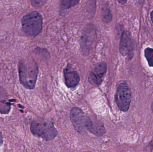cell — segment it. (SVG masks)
I'll return each mask as SVG.
<instances>
[{
    "label": "cell",
    "instance_id": "cell-4",
    "mask_svg": "<svg viewBox=\"0 0 153 152\" xmlns=\"http://www.w3.org/2000/svg\"><path fill=\"white\" fill-rule=\"evenodd\" d=\"M70 117L75 129L81 134H84L86 130L89 131L93 122L90 117L85 115L81 109L77 107L71 109Z\"/></svg>",
    "mask_w": 153,
    "mask_h": 152
},
{
    "label": "cell",
    "instance_id": "cell-13",
    "mask_svg": "<svg viewBox=\"0 0 153 152\" xmlns=\"http://www.w3.org/2000/svg\"><path fill=\"white\" fill-rule=\"evenodd\" d=\"M79 2V1H61V6L63 9H67L75 6Z\"/></svg>",
    "mask_w": 153,
    "mask_h": 152
},
{
    "label": "cell",
    "instance_id": "cell-16",
    "mask_svg": "<svg viewBox=\"0 0 153 152\" xmlns=\"http://www.w3.org/2000/svg\"><path fill=\"white\" fill-rule=\"evenodd\" d=\"M127 1H125V0H121V1H118V2L120 3L121 4H125L127 2Z\"/></svg>",
    "mask_w": 153,
    "mask_h": 152
},
{
    "label": "cell",
    "instance_id": "cell-1",
    "mask_svg": "<svg viewBox=\"0 0 153 152\" xmlns=\"http://www.w3.org/2000/svg\"><path fill=\"white\" fill-rule=\"evenodd\" d=\"M18 68L21 84L27 89H34L39 72L36 61L31 58L22 59L19 62Z\"/></svg>",
    "mask_w": 153,
    "mask_h": 152
},
{
    "label": "cell",
    "instance_id": "cell-17",
    "mask_svg": "<svg viewBox=\"0 0 153 152\" xmlns=\"http://www.w3.org/2000/svg\"><path fill=\"white\" fill-rule=\"evenodd\" d=\"M151 19H152V21L153 23V10L151 13Z\"/></svg>",
    "mask_w": 153,
    "mask_h": 152
},
{
    "label": "cell",
    "instance_id": "cell-3",
    "mask_svg": "<svg viewBox=\"0 0 153 152\" xmlns=\"http://www.w3.org/2000/svg\"><path fill=\"white\" fill-rule=\"evenodd\" d=\"M22 29L30 36L38 35L42 30L43 19L41 14L36 11L27 13L22 19Z\"/></svg>",
    "mask_w": 153,
    "mask_h": 152
},
{
    "label": "cell",
    "instance_id": "cell-10",
    "mask_svg": "<svg viewBox=\"0 0 153 152\" xmlns=\"http://www.w3.org/2000/svg\"><path fill=\"white\" fill-rule=\"evenodd\" d=\"M89 132L97 136H102L105 134V128L101 122L93 121L92 126Z\"/></svg>",
    "mask_w": 153,
    "mask_h": 152
},
{
    "label": "cell",
    "instance_id": "cell-8",
    "mask_svg": "<svg viewBox=\"0 0 153 152\" xmlns=\"http://www.w3.org/2000/svg\"><path fill=\"white\" fill-rule=\"evenodd\" d=\"M65 84L69 88H74L79 84L80 78L78 73L71 66H67L64 71Z\"/></svg>",
    "mask_w": 153,
    "mask_h": 152
},
{
    "label": "cell",
    "instance_id": "cell-12",
    "mask_svg": "<svg viewBox=\"0 0 153 152\" xmlns=\"http://www.w3.org/2000/svg\"><path fill=\"white\" fill-rule=\"evenodd\" d=\"M145 56L147 60L149 66L153 68V49L147 47L145 50Z\"/></svg>",
    "mask_w": 153,
    "mask_h": 152
},
{
    "label": "cell",
    "instance_id": "cell-15",
    "mask_svg": "<svg viewBox=\"0 0 153 152\" xmlns=\"http://www.w3.org/2000/svg\"><path fill=\"white\" fill-rule=\"evenodd\" d=\"M3 143V137L1 132L0 131V147L2 145Z\"/></svg>",
    "mask_w": 153,
    "mask_h": 152
},
{
    "label": "cell",
    "instance_id": "cell-14",
    "mask_svg": "<svg viewBox=\"0 0 153 152\" xmlns=\"http://www.w3.org/2000/svg\"><path fill=\"white\" fill-rule=\"evenodd\" d=\"M31 4L35 7H40L45 4L46 1H31Z\"/></svg>",
    "mask_w": 153,
    "mask_h": 152
},
{
    "label": "cell",
    "instance_id": "cell-9",
    "mask_svg": "<svg viewBox=\"0 0 153 152\" xmlns=\"http://www.w3.org/2000/svg\"><path fill=\"white\" fill-rule=\"evenodd\" d=\"M11 101L6 90L0 86V113L8 114L10 111Z\"/></svg>",
    "mask_w": 153,
    "mask_h": 152
},
{
    "label": "cell",
    "instance_id": "cell-2",
    "mask_svg": "<svg viewBox=\"0 0 153 152\" xmlns=\"http://www.w3.org/2000/svg\"><path fill=\"white\" fill-rule=\"evenodd\" d=\"M30 131L34 135L45 141H51L57 135V131L51 121L36 120L30 125Z\"/></svg>",
    "mask_w": 153,
    "mask_h": 152
},
{
    "label": "cell",
    "instance_id": "cell-18",
    "mask_svg": "<svg viewBox=\"0 0 153 152\" xmlns=\"http://www.w3.org/2000/svg\"><path fill=\"white\" fill-rule=\"evenodd\" d=\"M152 111L153 112V102L152 104Z\"/></svg>",
    "mask_w": 153,
    "mask_h": 152
},
{
    "label": "cell",
    "instance_id": "cell-5",
    "mask_svg": "<svg viewBox=\"0 0 153 152\" xmlns=\"http://www.w3.org/2000/svg\"><path fill=\"white\" fill-rule=\"evenodd\" d=\"M132 99L131 90L126 83L120 84L115 96L116 104L120 110L123 112L128 110Z\"/></svg>",
    "mask_w": 153,
    "mask_h": 152
},
{
    "label": "cell",
    "instance_id": "cell-7",
    "mask_svg": "<svg viewBox=\"0 0 153 152\" xmlns=\"http://www.w3.org/2000/svg\"><path fill=\"white\" fill-rule=\"evenodd\" d=\"M107 70V64L105 62H100L96 64L89 75L88 79L90 83L96 86L100 85L106 74Z\"/></svg>",
    "mask_w": 153,
    "mask_h": 152
},
{
    "label": "cell",
    "instance_id": "cell-6",
    "mask_svg": "<svg viewBox=\"0 0 153 152\" xmlns=\"http://www.w3.org/2000/svg\"><path fill=\"white\" fill-rule=\"evenodd\" d=\"M134 45L130 32L124 31L121 35L120 44V51L123 56H126L129 60L134 56Z\"/></svg>",
    "mask_w": 153,
    "mask_h": 152
},
{
    "label": "cell",
    "instance_id": "cell-11",
    "mask_svg": "<svg viewBox=\"0 0 153 152\" xmlns=\"http://www.w3.org/2000/svg\"><path fill=\"white\" fill-rule=\"evenodd\" d=\"M102 17L103 21L105 22H109L112 20V14L109 8L106 5L102 7Z\"/></svg>",
    "mask_w": 153,
    "mask_h": 152
}]
</instances>
